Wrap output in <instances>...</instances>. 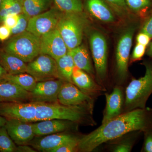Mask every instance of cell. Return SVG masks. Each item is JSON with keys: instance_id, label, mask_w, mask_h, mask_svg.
<instances>
[{"instance_id": "6da1fadb", "label": "cell", "mask_w": 152, "mask_h": 152, "mask_svg": "<svg viewBox=\"0 0 152 152\" xmlns=\"http://www.w3.org/2000/svg\"><path fill=\"white\" fill-rule=\"evenodd\" d=\"M152 128V108L137 109L121 113L88 134L79 138L77 151L90 152L107 142L134 131Z\"/></svg>"}, {"instance_id": "7a4b0ae2", "label": "cell", "mask_w": 152, "mask_h": 152, "mask_svg": "<svg viewBox=\"0 0 152 152\" xmlns=\"http://www.w3.org/2000/svg\"><path fill=\"white\" fill-rule=\"evenodd\" d=\"M145 67V75L133 79L126 88L124 113L146 107L147 101L152 94V62H143Z\"/></svg>"}, {"instance_id": "3957f363", "label": "cell", "mask_w": 152, "mask_h": 152, "mask_svg": "<svg viewBox=\"0 0 152 152\" xmlns=\"http://www.w3.org/2000/svg\"><path fill=\"white\" fill-rule=\"evenodd\" d=\"M86 20L82 13H62L56 27L68 50L81 44Z\"/></svg>"}, {"instance_id": "277c9868", "label": "cell", "mask_w": 152, "mask_h": 152, "mask_svg": "<svg viewBox=\"0 0 152 152\" xmlns=\"http://www.w3.org/2000/svg\"><path fill=\"white\" fill-rule=\"evenodd\" d=\"M3 50L27 64L40 54V38L26 31L10 38Z\"/></svg>"}, {"instance_id": "5b68a950", "label": "cell", "mask_w": 152, "mask_h": 152, "mask_svg": "<svg viewBox=\"0 0 152 152\" xmlns=\"http://www.w3.org/2000/svg\"><path fill=\"white\" fill-rule=\"evenodd\" d=\"M90 48L95 70L98 79L104 80L107 69V45L105 37L98 31L91 33L89 37Z\"/></svg>"}, {"instance_id": "8992f818", "label": "cell", "mask_w": 152, "mask_h": 152, "mask_svg": "<svg viewBox=\"0 0 152 152\" xmlns=\"http://www.w3.org/2000/svg\"><path fill=\"white\" fill-rule=\"evenodd\" d=\"M137 27L133 25L123 33L119 39L116 50V68L118 79L125 81L128 74V65L133 37Z\"/></svg>"}, {"instance_id": "52a82bcc", "label": "cell", "mask_w": 152, "mask_h": 152, "mask_svg": "<svg viewBox=\"0 0 152 152\" xmlns=\"http://www.w3.org/2000/svg\"><path fill=\"white\" fill-rule=\"evenodd\" d=\"M27 73L37 82L58 79L56 60L45 54H39L27 63Z\"/></svg>"}, {"instance_id": "ba28073f", "label": "cell", "mask_w": 152, "mask_h": 152, "mask_svg": "<svg viewBox=\"0 0 152 152\" xmlns=\"http://www.w3.org/2000/svg\"><path fill=\"white\" fill-rule=\"evenodd\" d=\"M62 13L55 7L30 18L26 31L40 38L56 28Z\"/></svg>"}, {"instance_id": "9c48e42d", "label": "cell", "mask_w": 152, "mask_h": 152, "mask_svg": "<svg viewBox=\"0 0 152 152\" xmlns=\"http://www.w3.org/2000/svg\"><path fill=\"white\" fill-rule=\"evenodd\" d=\"M58 102L64 105L79 106L92 110L94 99L72 83L64 82L58 96Z\"/></svg>"}, {"instance_id": "30bf717a", "label": "cell", "mask_w": 152, "mask_h": 152, "mask_svg": "<svg viewBox=\"0 0 152 152\" xmlns=\"http://www.w3.org/2000/svg\"><path fill=\"white\" fill-rule=\"evenodd\" d=\"M68 49L57 28L40 37V54H45L56 60L65 55Z\"/></svg>"}, {"instance_id": "8fae6325", "label": "cell", "mask_w": 152, "mask_h": 152, "mask_svg": "<svg viewBox=\"0 0 152 152\" xmlns=\"http://www.w3.org/2000/svg\"><path fill=\"white\" fill-rule=\"evenodd\" d=\"M64 83L58 79L37 82L35 88L30 92V102H58V96Z\"/></svg>"}, {"instance_id": "7c38bea8", "label": "cell", "mask_w": 152, "mask_h": 152, "mask_svg": "<svg viewBox=\"0 0 152 152\" xmlns=\"http://www.w3.org/2000/svg\"><path fill=\"white\" fill-rule=\"evenodd\" d=\"M5 126L9 135L18 145H28L35 137L32 123L18 120H7Z\"/></svg>"}, {"instance_id": "4fadbf2b", "label": "cell", "mask_w": 152, "mask_h": 152, "mask_svg": "<svg viewBox=\"0 0 152 152\" xmlns=\"http://www.w3.org/2000/svg\"><path fill=\"white\" fill-rule=\"evenodd\" d=\"M76 123L66 120H45L32 123L35 137H42L52 134L61 133L68 130Z\"/></svg>"}, {"instance_id": "5bb4252c", "label": "cell", "mask_w": 152, "mask_h": 152, "mask_svg": "<svg viewBox=\"0 0 152 152\" xmlns=\"http://www.w3.org/2000/svg\"><path fill=\"white\" fill-rule=\"evenodd\" d=\"M106 105L104 112L102 124L119 115L124 105V93L119 87L114 88L111 94H105Z\"/></svg>"}, {"instance_id": "9a60e30c", "label": "cell", "mask_w": 152, "mask_h": 152, "mask_svg": "<svg viewBox=\"0 0 152 152\" xmlns=\"http://www.w3.org/2000/svg\"><path fill=\"white\" fill-rule=\"evenodd\" d=\"M31 93L15 84L0 82V102H30Z\"/></svg>"}, {"instance_id": "2e32d148", "label": "cell", "mask_w": 152, "mask_h": 152, "mask_svg": "<svg viewBox=\"0 0 152 152\" xmlns=\"http://www.w3.org/2000/svg\"><path fill=\"white\" fill-rule=\"evenodd\" d=\"M74 136L66 133H59L38 137L29 143L37 151L52 152L55 148Z\"/></svg>"}, {"instance_id": "e0dca14e", "label": "cell", "mask_w": 152, "mask_h": 152, "mask_svg": "<svg viewBox=\"0 0 152 152\" xmlns=\"http://www.w3.org/2000/svg\"><path fill=\"white\" fill-rule=\"evenodd\" d=\"M72 80L75 86L91 96L104 91L102 86L95 83L87 72L75 66L73 71Z\"/></svg>"}, {"instance_id": "ac0fdd59", "label": "cell", "mask_w": 152, "mask_h": 152, "mask_svg": "<svg viewBox=\"0 0 152 152\" xmlns=\"http://www.w3.org/2000/svg\"><path fill=\"white\" fill-rule=\"evenodd\" d=\"M86 6L89 13L98 20L106 23L115 21L113 10L104 0H86Z\"/></svg>"}, {"instance_id": "d6986e66", "label": "cell", "mask_w": 152, "mask_h": 152, "mask_svg": "<svg viewBox=\"0 0 152 152\" xmlns=\"http://www.w3.org/2000/svg\"><path fill=\"white\" fill-rule=\"evenodd\" d=\"M0 64L8 74L16 75L27 72L26 63L18 57L3 50L0 51Z\"/></svg>"}, {"instance_id": "ffe728a7", "label": "cell", "mask_w": 152, "mask_h": 152, "mask_svg": "<svg viewBox=\"0 0 152 152\" xmlns=\"http://www.w3.org/2000/svg\"><path fill=\"white\" fill-rule=\"evenodd\" d=\"M76 66L93 75L94 73L91 58L87 49L84 45H80L75 48L68 50Z\"/></svg>"}, {"instance_id": "44dd1931", "label": "cell", "mask_w": 152, "mask_h": 152, "mask_svg": "<svg viewBox=\"0 0 152 152\" xmlns=\"http://www.w3.org/2000/svg\"><path fill=\"white\" fill-rule=\"evenodd\" d=\"M141 131L131 132L110 141L109 148L114 152H129L132 151Z\"/></svg>"}, {"instance_id": "7402d4cb", "label": "cell", "mask_w": 152, "mask_h": 152, "mask_svg": "<svg viewBox=\"0 0 152 152\" xmlns=\"http://www.w3.org/2000/svg\"><path fill=\"white\" fill-rule=\"evenodd\" d=\"M56 61L58 79L64 82L72 83V77L75 64L69 52Z\"/></svg>"}, {"instance_id": "603a6c76", "label": "cell", "mask_w": 152, "mask_h": 152, "mask_svg": "<svg viewBox=\"0 0 152 152\" xmlns=\"http://www.w3.org/2000/svg\"><path fill=\"white\" fill-rule=\"evenodd\" d=\"M53 3V0H24L23 13L30 18L50 9Z\"/></svg>"}, {"instance_id": "cb8c5ba5", "label": "cell", "mask_w": 152, "mask_h": 152, "mask_svg": "<svg viewBox=\"0 0 152 152\" xmlns=\"http://www.w3.org/2000/svg\"><path fill=\"white\" fill-rule=\"evenodd\" d=\"M4 81L12 82L30 92L34 90L37 83L32 76L27 72L16 75L8 74Z\"/></svg>"}, {"instance_id": "d4e9b609", "label": "cell", "mask_w": 152, "mask_h": 152, "mask_svg": "<svg viewBox=\"0 0 152 152\" xmlns=\"http://www.w3.org/2000/svg\"><path fill=\"white\" fill-rule=\"evenodd\" d=\"M23 0H1L0 6V24L6 16L10 14H19L23 12Z\"/></svg>"}, {"instance_id": "484cf974", "label": "cell", "mask_w": 152, "mask_h": 152, "mask_svg": "<svg viewBox=\"0 0 152 152\" xmlns=\"http://www.w3.org/2000/svg\"><path fill=\"white\" fill-rule=\"evenodd\" d=\"M55 7L63 13H82L83 0H53Z\"/></svg>"}, {"instance_id": "4316f807", "label": "cell", "mask_w": 152, "mask_h": 152, "mask_svg": "<svg viewBox=\"0 0 152 152\" xmlns=\"http://www.w3.org/2000/svg\"><path fill=\"white\" fill-rule=\"evenodd\" d=\"M128 8L131 10L144 17L152 9V0H125Z\"/></svg>"}, {"instance_id": "83f0119b", "label": "cell", "mask_w": 152, "mask_h": 152, "mask_svg": "<svg viewBox=\"0 0 152 152\" xmlns=\"http://www.w3.org/2000/svg\"><path fill=\"white\" fill-rule=\"evenodd\" d=\"M17 146L9 135L5 126L0 127V152H15Z\"/></svg>"}, {"instance_id": "f1b7e54d", "label": "cell", "mask_w": 152, "mask_h": 152, "mask_svg": "<svg viewBox=\"0 0 152 152\" xmlns=\"http://www.w3.org/2000/svg\"><path fill=\"white\" fill-rule=\"evenodd\" d=\"M79 138L74 136L59 146L52 152H73L77 151Z\"/></svg>"}, {"instance_id": "f546056e", "label": "cell", "mask_w": 152, "mask_h": 152, "mask_svg": "<svg viewBox=\"0 0 152 152\" xmlns=\"http://www.w3.org/2000/svg\"><path fill=\"white\" fill-rule=\"evenodd\" d=\"M18 24L11 29V37L17 35L26 31L30 18L23 13L19 14Z\"/></svg>"}, {"instance_id": "4dcf8cb0", "label": "cell", "mask_w": 152, "mask_h": 152, "mask_svg": "<svg viewBox=\"0 0 152 152\" xmlns=\"http://www.w3.org/2000/svg\"><path fill=\"white\" fill-rule=\"evenodd\" d=\"M117 14L122 15L127 11L128 7L125 0H104Z\"/></svg>"}, {"instance_id": "1f68e13d", "label": "cell", "mask_w": 152, "mask_h": 152, "mask_svg": "<svg viewBox=\"0 0 152 152\" xmlns=\"http://www.w3.org/2000/svg\"><path fill=\"white\" fill-rule=\"evenodd\" d=\"M144 135V141L141 152H152V128L142 132Z\"/></svg>"}, {"instance_id": "d6a6232c", "label": "cell", "mask_w": 152, "mask_h": 152, "mask_svg": "<svg viewBox=\"0 0 152 152\" xmlns=\"http://www.w3.org/2000/svg\"><path fill=\"white\" fill-rule=\"evenodd\" d=\"M146 48L145 46L137 43L131 56L130 63L141 60L145 53Z\"/></svg>"}, {"instance_id": "836d02e7", "label": "cell", "mask_w": 152, "mask_h": 152, "mask_svg": "<svg viewBox=\"0 0 152 152\" xmlns=\"http://www.w3.org/2000/svg\"><path fill=\"white\" fill-rule=\"evenodd\" d=\"M151 12L145 19V21L141 28L140 32L148 35L151 39H152V9Z\"/></svg>"}, {"instance_id": "e575fe53", "label": "cell", "mask_w": 152, "mask_h": 152, "mask_svg": "<svg viewBox=\"0 0 152 152\" xmlns=\"http://www.w3.org/2000/svg\"><path fill=\"white\" fill-rule=\"evenodd\" d=\"M19 19V15L10 14L6 17L3 21L2 24L12 29L18 24Z\"/></svg>"}, {"instance_id": "d590c367", "label": "cell", "mask_w": 152, "mask_h": 152, "mask_svg": "<svg viewBox=\"0 0 152 152\" xmlns=\"http://www.w3.org/2000/svg\"><path fill=\"white\" fill-rule=\"evenodd\" d=\"M11 37V29L5 25L0 26V41H4L9 39Z\"/></svg>"}, {"instance_id": "8d00e7d4", "label": "cell", "mask_w": 152, "mask_h": 152, "mask_svg": "<svg viewBox=\"0 0 152 152\" xmlns=\"http://www.w3.org/2000/svg\"><path fill=\"white\" fill-rule=\"evenodd\" d=\"M151 39L146 34L141 32L139 33L136 38L137 43L148 46L151 41Z\"/></svg>"}, {"instance_id": "74e56055", "label": "cell", "mask_w": 152, "mask_h": 152, "mask_svg": "<svg viewBox=\"0 0 152 152\" xmlns=\"http://www.w3.org/2000/svg\"><path fill=\"white\" fill-rule=\"evenodd\" d=\"M37 150L28 145H20L17 146V152H35Z\"/></svg>"}, {"instance_id": "f35d334b", "label": "cell", "mask_w": 152, "mask_h": 152, "mask_svg": "<svg viewBox=\"0 0 152 152\" xmlns=\"http://www.w3.org/2000/svg\"><path fill=\"white\" fill-rule=\"evenodd\" d=\"M8 73L0 64V82L4 81Z\"/></svg>"}, {"instance_id": "ab89813d", "label": "cell", "mask_w": 152, "mask_h": 152, "mask_svg": "<svg viewBox=\"0 0 152 152\" xmlns=\"http://www.w3.org/2000/svg\"><path fill=\"white\" fill-rule=\"evenodd\" d=\"M146 53L148 56L152 58V42H150L148 45Z\"/></svg>"}, {"instance_id": "60d3db41", "label": "cell", "mask_w": 152, "mask_h": 152, "mask_svg": "<svg viewBox=\"0 0 152 152\" xmlns=\"http://www.w3.org/2000/svg\"><path fill=\"white\" fill-rule=\"evenodd\" d=\"M7 120L0 115V127L5 125Z\"/></svg>"}, {"instance_id": "b9f144b4", "label": "cell", "mask_w": 152, "mask_h": 152, "mask_svg": "<svg viewBox=\"0 0 152 152\" xmlns=\"http://www.w3.org/2000/svg\"><path fill=\"white\" fill-rule=\"evenodd\" d=\"M1 0H0V6H1Z\"/></svg>"}, {"instance_id": "7bdbcfd3", "label": "cell", "mask_w": 152, "mask_h": 152, "mask_svg": "<svg viewBox=\"0 0 152 152\" xmlns=\"http://www.w3.org/2000/svg\"><path fill=\"white\" fill-rule=\"evenodd\" d=\"M23 1H24V0H23Z\"/></svg>"}]
</instances>
